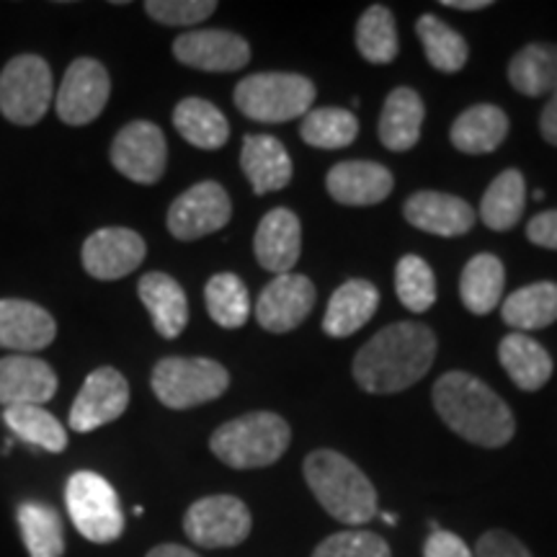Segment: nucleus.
<instances>
[{"mask_svg":"<svg viewBox=\"0 0 557 557\" xmlns=\"http://www.w3.org/2000/svg\"><path fill=\"white\" fill-rule=\"evenodd\" d=\"M173 54L186 67L205 73H233L248 65L250 45L240 34L227 29L186 32L173 41Z\"/></svg>","mask_w":557,"mask_h":557,"instance_id":"obj_16","label":"nucleus"},{"mask_svg":"<svg viewBox=\"0 0 557 557\" xmlns=\"http://www.w3.org/2000/svg\"><path fill=\"white\" fill-rule=\"evenodd\" d=\"M436 357V336L423 323H393L354 357V380L364 393L393 395L416 385Z\"/></svg>","mask_w":557,"mask_h":557,"instance_id":"obj_1","label":"nucleus"},{"mask_svg":"<svg viewBox=\"0 0 557 557\" xmlns=\"http://www.w3.org/2000/svg\"><path fill=\"white\" fill-rule=\"evenodd\" d=\"M148 557H199V555L194 553V549H186L181 545H158L150 549Z\"/></svg>","mask_w":557,"mask_h":557,"instance_id":"obj_46","label":"nucleus"},{"mask_svg":"<svg viewBox=\"0 0 557 557\" xmlns=\"http://www.w3.org/2000/svg\"><path fill=\"white\" fill-rule=\"evenodd\" d=\"M329 194L338 205L346 207H372L389 197L395 181L389 169L372 160H344L329 171L325 178Z\"/></svg>","mask_w":557,"mask_h":557,"instance_id":"obj_19","label":"nucleus"},{"mask_svg":"<svg viewBox=\"0 0 557 557\" xmlns=\"http://www.w3.org/2000/svg\"><path fill=\"white\" fill-rule=\"evenodd\" d=\"M305 480L320 506L341 524L361 527L377 517V491L364 472L338 451L318 449L308 455Z\"/></svg>","mask_w":557,"mask_h":557,"instance_id":"obj_3","label":"nucleus"},{"mask_svg":"<svg viewBox=\"0 0 557 557\" xmlns=\"http://www.w3.org/2000/svg\"><path fill=\"white\" fill-rule=\"evenodd\" d=\"M527 238L540 248L557 250V209H547V212H540L537 218L529 220Z\"/></svg>","mask_w":557,"mask_h":557,"instance_id":"obj_44","label":"nucleus"},{"mask_svg":"<svg viewBox=\"0 0 557 557\" xmlns=\"http://www.w3.org/2000/svg\"><path fill=\"white\" fill-rule=\"evenodd\" d=\"M431 398L442 421L465 442L498 449L517 434V421L506 400L468 372H447L438 377Z\"/></svg>","mask_w":557,"mask_h":557,"instance_id":"obj_2","label":"nucleus"},{"mask_svg":"<svg viewBox=\"0 0 557 557\" xmlns=\"http://www.w3.org/2000/svg\"><path fill=\"white\" fill-rule=\"evenodd\" d=\"M111 81L107 67L94 58H78L67 67L58 94L54 109L58 116L70 127H83L99 120L103 107L109 103Z\"/></svg>","mask_w":557,"mask_h":557,"instance_id":"obj_11","label":"nucleus"},{"mask_svg":"<svg viewBox=\"0 0 557 557\" xmlns=\"http://www.w3.org/2000/svg\"><path fill=\"white\" fill-rule=\"evenodd\" d=\"M354 41H357V50L361 58L372 65H387L398 58L400 39H398V26H395L393 11L385 5H369L361 13L357 32H354Z\"/></svg>","mask_w":557,"mask_h":557,"instance_id":"obj_35","label":"nucleus"},{"mask_svg":"<svg viewBox=\"0 0 557 557\" xmlns=\"http://www.w3.org/2000/svg\"><path fill=\"white\" fill-rule=\"evenodd\" d=\"M312 557H393L389 545L372 532H338L315 547Z\"/></svg>","mask_w":557,"mask_h":557,"instance_id":"obj_40","label":"nucleus"},{"mask_svg":"<svg viewBox=\"0 0 557 557\" xmlns=\"http://www.w3.org/2000/svg\"><path fill=\"white\" fill-rule=\"evenodd\" d=\"M129 406V382L114 367H99L83 382L78 398L70 408V429L88 434L124 416Z\"/></svg>","mask_w":557,"mask_h":557,"instance_id":"obj_13","label":"nucleus"},{"mask_svg":"<svg viewBox=\"0 0 557 557\" xmlns=\"http://www.w3.org/2000/svg\"><path fill=\"white\" fill-rule=\"evenodd\" d=\"M250 511L235 496H207L189 506L184 517V532L194 545L207 549L235 547L248 540Z\"/></svg>","mask_w":557,"mask_h":557,"instance_id":"obj_9","label":"nucleus"},{"mask_svg":"<svg viewBox=\"0 0 557 557\" xmlns=\"http://www.w3.org/2000/svg\"><path fill=\"white\" fill-rule=\"evenodd\" d=\"M233 218V201L218 181H201L176 197L169 209V230L178 240H199L222 230Z\"/></svg>","mask_w":557,"mask_h":557,"instance_id":"obj_12","label":"nucleus"},{"mask_svg":"<svg viewBox=\"0 0 557 557\" xmlns=\"http://www.w3.org/2000/svg\"><path fill=\"white\" fill-rule=\"evenodd\" d=\"M173 124L186 143L199 150H220L230 137L225 114L205 99H184L173 111Z\"/></svg>","mask_w":557,"mask_h":557,"instance_id":"obj_31","label":"nucleus"},{"mask_svg":"<svg viewBox=\"0 0 557 557\" xmlns=\"http://www.w3.org/2000/svg\"><path fill=\"white\" fill-rule=\"evenodd\" d=\"M292 442L289 423L269 410H256L222 423L209 438L212 455L233 470L269 468Z\"/></svg>","mask_w":557,"mask_h":557,"instance_id":"obj_4","label":"nucleus"},{"mask_svg":"<svg viewBox=\"0 0 557 557\" xmlns=\"http://www.w3.org/2000/svg\"><path fill=\"white\" fill-rule=\"evenodd\" d=\"M58 336V323L29 299H0V348L26 354L41 351Z\"/></svg>","mask_w":557,"mask_h":557,"instance_id":"obj_18","label":"nucleus"},{"mask_svg":"<svg viewBox=\"0 0 557 557\" xmlns=\"http://www.w3.org/2000/svg\"><path fill=\"white\" fill-rule=\"evenodd\" d=\"M256 259L271 274H292L302 250V227L299 218L287 207L267 212L253 238Z\"/></svg>","mask_w":557,"mask_h":557,"instance_id":"obj_21","label":"nucleus"},{"mask_svg":"<svg viewBox=\"0 0 557 557\" xmlns=\"http://www.w3.org/2000/svg\"><path fill=\"white\" fill-rule=\"evenodd\" d=\"M423 114H426V109H423L421 96L413 88L403 86L389 90L380 116L382 145L393 152H408L416 148V143L421 139Z\"/></svg>","mask_w":557,"mask_h":557,"instance_id":"obj_27","label":"nucleus"},{"mask_svg":"<svg viewBox=\"0 0 557 557\" xmlns=\"http://www.w3.org/2000/svg\"><path fill=\"white\" fill-rule=\"evenodd\" d=\"M148 246L129 227H103L83 243V269L101 282H116L145 261Z\"/></svg>","mask_w":557,"mask_h":557,"instance_id":"obj_15","label":"nucleus"},{"mask_svg":"<svg viewBox=\"0 0 557 557\" xmlns=\"http://www.w3.org/2000/svg\"><path fill=\"white\" fill-rule=\"evenodd\" d=\"M52 99V70L39 54H18L0 73V114L18 127L37 124Z\"/></svg>","mask_w":557,"mask_h":557,"instance_id":"obj_8","label":"nucleus"},{"mask_svg":"<svg viewBox=\"0 0 557 557\" xmlns=\"http://www.w3.org/2000/svg\"><path fill=\"white\" fill-rule=\"evenodd\" d=\"M527 207V184L521 171L508 169L500 176L493 178V184L487 186L480 201V220L485 222V227L504 233L511 230L521 220Z\"/></svg>","mask_w":557,"mask_h":557,"instance_id":"obj_33","label":"nucleus"},{"mask_svg":"<svg viewBox=\"0 0 557 557\" xmlns=\"http://www.w3.org/2000/svg\"><path fill=\"white\" fill-rule=\"evenodd\" d=\"M416 34L421 39L423 50H426L431 67H436L438 73H459L465 67L470 54L468 41L434 13L418 18Z\"/></svg>","mask_w":557,"mask_h":557,"instance_id":"obj_36","label":"nucleus"},{"mask_svg":"<svg viewBox=\"0 0 557 557\" xmlns=\"http://www.w3.org/2000/svg\"><path fill=\"white\" fill-rule=\"evenodd\" d=\"M498 361L513 385L527 393H537L553 377V357L527 333H508L498 346Z\"/></svg>","mask_w":557,"mask_h":557,"instance_id":"obj_25","label":"nucleus"},{"mask_svg":"<svg viewBox=\"0 0 557 557\" xmlns=\"http://www.w3.org/2000/svg\"><path fill=\"white\" fill-rule=\"evenodd\" d=\"M540 132L549 145H555V148H557V90L547 99L545 109H542Z\"/></svg>","mask_w":557,"mask_h":557,"instance_id":"obj_45","label":"nucleus"},{"mask_svg":"<svg viewBox=\"0 0 557 557\" xmlns=\"http://www.w3.org/2000/svg\"><path fill=\"white\" fill-rule=\"evenodd\" d=\"M240 165L256 194L278 191L292 181L289 152L271 135H246Z\"/></svg>","mask_w":557,"mask_h":557,"instance_id":"obj_24","label":"nucleus"},{"mask_svg":"<svg viewBox=\"0 0 557 557\" xmlns=\"http://www.w3.org/2000/svg\"><path fill=\"white\" fill-rule=\"evenodd\" d=\"M403 214L410 225L438 238H457L470 233L478 214L468 201L442 191H418L406 201Z\"/></svg>","mask_w":557,"mask_h":557,"instance_id":"obj_20","label":"nucleus"},{"mask_svg":"<svg viewBox=\"0 0 557 557\" xmlns=\"http://www.w3.org/2000/svg\"><path fill=\"white\" fill-rule=\"evenodd\" d=\"M315 284L305 274H278L267 284L256 302V320L269 333H289L299 329L315 308Z\"/></svg>","mask_w":557,"mask_h":557,"instance_id":"obj_14","label":"nucleus"},{"mask_svg":"<svg viewBox=\"0 0 557 557\" xmlns=\"http://www.w3.org/2000/svg\"><path fill=\"white\" fill-rule=\"evenodd\" d=\"M508 81L532 99L553 96L557 90V45L537 41L519 50L508 62Z\"/></svg>","mask_w":557,"mask_h":557,"instance_id":"obj_30","label":"nucleus"},{"mask_svg":"<svg viewBox=\"0 0 557 557\" xmlns=\"http://www.w3.org/2000/svg\"><path fill=\"white\" fill-rule=\"evenodd\" d=\"M395 292L406 310L426 312L436 299L434 269L421 256H403L395 269Z\"/></svg>","mask_w":557,"mask_h":557,"instance_id":"obj_39","label":"nucleus"},{"mask_svg":"<svg viewBox=\"0 0 557 557\" xmlns=\"http://www.w3.org/2000/svg\"><path fill=\"white\" fill-rule=\"evenodd\" d=\"M508 137V116L493 103H478L457 116L451 124V145L465 156H485L498 150Z\"/></svg>","mask_w":557,"mask_h":557,"instance_id":"obj_26","label":"nucleus"},{"mask_svg":"<svg viewBox=\"0 0 557 557\" xmlns=\"http://www.w3.org/2000/svg\"><path fill=\"white\" fill-rule=\"evenodd\" d=\"M16 519L29 557H62L65 555V532L58 508L41 500H24L16 508Z\"/></svg>","mask_w":557,"mask_h":557,"instance_id":"obj_32","label":"nucleus"},{"mask_svg":"<svg viewBox=\"0 0 557 557\" xmlns=\"http://www.w3.org/2000/svg\"><path fill=\"white\" fill-rule=\"evenodd\" d=\"M423 557H475L470 547L465 545L457 534L447 532V529H434L429 534L426 545H423Z\"/></svg>","mask_w":557,"mask_h":557,"instance_id":"obj_43","label":"nucleus"},{"mask_svg":"<svg viewBox=\"0 0 557 557\" xmlns=\"http://www.w3.org/2000/svg\"><path fill=\"white\" fill-rule=\"evenodd\" d=\"M65 504L73 527L88 542L109 545L124 532V511L114 485L99 472L78 470L65 485Z\"/></svg>","mask_w":557,"mask_h":557,"instance_id":"obj_7","label":"nucleus"},{"mask_svg":"<svg viewBox=\"0 0 557 557\" xmlns=\"http://www.w3.org/2000/svg\"><path fill=\"white\" fill-rule=\"evenodd\" d=\"M58 393V374L47 361L11 354L0 359V406H41Z\"/></svg>","mask_w":557,"mask_h":557,"instance_id":"obj_17","label":"nucleus"},{"mask_svg":"<svg viewBox=\"0 0 557 557\" xmlns=\"http://www.w3.org/2000/svg\"><path fill=\"white\" fill-rule=\"evenodd\" d=\"M3 421L21 442L32 444V447L52 451V455H60L67 447L65 426L41 406L3 408Z\"/></svg>","mask_w":557,"mask_h":557,"instance_id":"obj_34","label":"nucleus"},{"mask_svg":"<svg viewBox=\"0 0 557 557\" xmlns=\"http://www.w3.org/2000/svg\"><path fill=\"white\" fill-rule=\"evenodd\" d=\"M444 5L457 11H483L491 5V0H444Z\"/></svg>","mask_w":557,"mask_h":557,"instance_id":"obj_47","label":"nucleus"},{"mask_svg":"<svg viewBox=\"0 0 557 557\" xmlns=\"http://www.w3.org/2000/svg\"><path fill=\"white\" fill-rule=\"evenodd\" d=\"M111 163L135 184H158L169 163V145L158 124L137 120L120 129L111 143Z\"/></svg>","mask_w":557,"mask_h":557,"instance_id":"obj_10","label":"nucleus"},{"mask_svg":"<svg viewBox=\"0 0 557 557\" xmlns=\"http://www.w3.org/2000/svg\"><path fill=\"white\" fill-rule=\"evenodd\" d=\"M382 519H385L387 524H395V521H398V517H393V513H382Z\"/></svg>","mask_w":557,"mask_h":557,"instance_id":"obj_48","label":"nucleus"},{"mask_svg":"<svg viewBox=\"0 0 557 557\" xmlns=\"http://www.w3.org/2000/svg\"><path fill=\"white\" fill-rule=\"evenodd\" d=\"M506 284V269L498 256L478 253L468 261L459 276V297L472 315H487L500 305Z\"/></svg>","mask_w":557,"mask_h":557,"instance_id":"obj_28","label":"nucleus"},{"mask_svg":"<svg viewBox=\"0 0 557 557\" xmlns=\"http://www.w3.org/2000/svg\"><path fill=\"white\" fill-rule=\"evenodd\" d=\"M478 557H532V553L513 534L491 529L478 542Z\"/></svg>","mask_w":557,"mask_h":557,"instance_id":"obj_42","label":"nucleus"},{"mask_svg":"<svg viewBox=\"0 0 557 557\" xmlns=\"http://www.w3.org/2000/svg\"><path fill=\"white\" fill-rule=\"evenodd\" d=\"M315 83L297 73H256L235 88V107L243 116L278 124L308 114L315 103Z\"/></svg>","mask_w":557,"mask_h":557,"instance_id":"obj_5","label":"nucleus"},{"mask_svg":"<svg viewBox=\"0 0 557 557\" xmlns=\"http://www.w3.org/2000/svg\"><path fill=\"white\" fill-rule=\"evenodd\" d=\"M305 143L310 148L320 150H341L348 148L359 135V122L357 114H351L348 109H310L305 114L302 127H299Z\"/></svg>","mask_w":557,"mask_h":557,"instance_id":"obj_38","label":"nucleus"},{"mask_svg":"<svg viewBox=\"0 0 557 557\" xmlns=\"http://www.w3.org/2000/svg\"><path fill=\"white\" fill-rule=\"evenodd\" d=\"M207 312L220 329H243L250 318L248 287L235 274H214L205 287Z\"/></svg>","mask_w":557,"mask_h":557,"instance_id":"obj_37","label":"nucleus"},{"mask_svg":"<svg viewBox=\"0 0 557 557\" xmlns=\"http://www.w3.org/2000/svg\"><path fill=\"white\" fill-rule=\"evenodd\" d=\"M380 308V289L367 278H348L333 292L323 318V331L331 338H348L364 329Z\"/></svg>","mask_w":557,"mask_h":557,"instance_id":"obj_23","label":"nucleus"},{"mask_svg":"<svg viewBox=\"0 0 557 557\" xmlns=\"http://www.w3.org/2000/svg\"><path fill=\"white\" fill-rule=\"evenodd\" d=\"M137 292L160 336L178 338L189 323V299L176 278L150 271L139 278Z\"/></svg>","mask_w":557,"mask_h":557,"instance_id":"obj_22","label":"nucleus"},{"mask_svg":"<svg viewBox=\"0 0 557 557\" xmlns=\"http://www.w3.org/2000/svg\"><path fill=\"white\" fill-rule=\"evenodd\" d=\"M500 318L517 333L547 329L557 320V284L534 282L517 289L500 305Z\"/></svg>","mask_w":557,"mask_h":557,"instance_id":"obj_29","label":"nucleus"},{"mask_svg":"<svg viewBox=\"0 0 557 557\" xmlns=\"http://www.w3.org/2000/svg\"><path fill=\"white\" fill-rule=\"evenodd\" d=\"M145 11L158 24L194 26L212 16L218 11V3L214 0H148Z\"/></svg>","mask_w":557,"mask_h":557,"instance_id":"obj_41","label":"nucleus"},{"mask_svg":"<svg viewBox=\"0 0 557 557\" xmlns=\"http://www.w3.org/2000/svg\"><path fill=\"white\" fill-rule=\"evenodd\" d=\"M534 199H537V201H542V199H545V191H542V189H537V191H534Z\"/></svg>","mask_w":557,"mask_h":557,"instance_id":"obj_49","label":"nucleus"},{"mask_svg":"<svg viewBox=\"0 0 557 557\" xmlns=\"http://www.w3.org/2000/svg\"><path fill=\"white\" fill-rule=\"evenodd\" d=\"M152 393L165 408L186 410L218 400L227 393L230 374L214 359L169 357L152 369Z\"/></svg>","mask_w":557,"mask_h":557,"instance_id":"obj_6","label":"nucleus"}]
</instances>
